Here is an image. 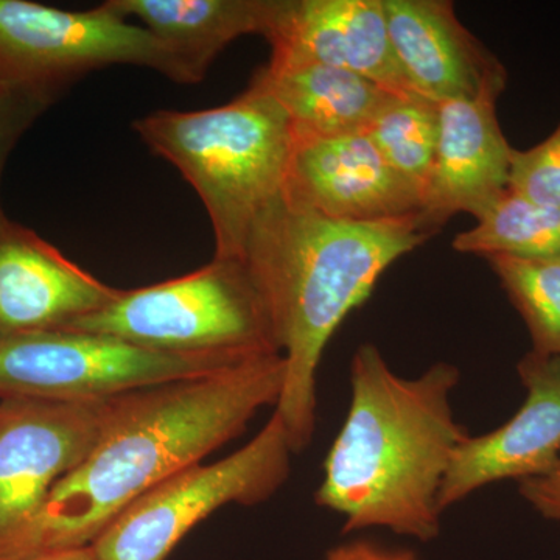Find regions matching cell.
I'll return each instance as SVG.
<instances>
[{
  "label": "cell",
  "instance_id": "obj_21",
  "mask_svg": "<svg viewBox=\"0 0 560 560\" xmlns=\"http://www.w3.org/2000/svg\"><path fill=\"white\" fill-rule=\"evenodd\" d=\"M508 189L539 205L560 209V124L533 149L512 151Z\"/></svg>",
  "mask_w": 560,
  "mask_h": 560
},
{
  "label": "cell",
  "instance_id": "obj_23",
  "mask_svg": "<svg viewBox=\"0 0 560 560\" xmlns=\"http://www.w3.org/2000/svg\"><path fill=\"white\" fill-rule=\"evenodd\" d=\"M518 492L545 518L560 522V458L548 474L521 481Z\"/></svg>",
  "mask_w": 560,
  "mask_h": 560
},
{
  "label": "cell",
  "instance_id": "obj_19",
  "mask_svg": "<svg viewBox=\"0 0 560 560\" xmlns=\"http://www.w3.org/2000/svg\"><path fill=\"white\" fill-rule=\"evenodd\" d=\"M374 145L420 197H425L440 138L438 103L420 94H390L368 128Z\"/></svg>",
  "mask_w": 560,
  "mask_h": 560
},
{
  "label": "cell",
  "instance_id": "obj_22",
  "mask_svg": "<svg viewBox=\"0 0 560 560\" xmlns=\"http://www.w3.org/2000/svg\"><path fill=\"white\" fill-rule=\"evenodd\" d=\"M54 101L55 97L46 92L0 83V176L7 158L22 132L27 130ZM5 220V213L0 208V224Z\"/></svg>",
  "mask_w": 560,
  "mask_h": 560
},
{
  "label": "cell",
  "instance_id": "obj_1",
  "mask_svg": "<svg viewBox=\"0 0 560 560\" xmlns=\"http://www.w3.org/2000/svg\"><path fill=\"white\" fill-rule=\"evenodd\" d=\"M285 382L279 353L110 399L101 436L51 489L16 555L86 547L125 508L241 436ZM13 556V555H11Z\"/></svg>",
  "mask_w": 560,
  "mask_h": 560
},
{
  "label": "cell",
  "instance_id": "obj_4",
  "mask_svg": "<svg viewBox=\"0 0 560 560\" xmlns=\"http://www.w3.org/2000/svg\"><path fill=\"white\" fill-rule=\"evenodd\" d=\"M135 130L200 195L215 234L213 257L242 260L257 224L285 201L294 132L279 102L250 81L228 105L160 109L136 120Z\"/></svg>",
  "mask_w": 560,
  "mask_h": 560
},
{
  "label": "cell",
  "instance_id": "obj_8",
  "mask_svg": "<svg viewBox=\"0 0 560 560\" xmlns=\"http://www.w3.org/2000/svg\"><path fill=\"white\" fill-rule=\"evenodd\" d=\"M113 65L143 66L186 84L160 40L106 2L90 11H66L0 0V83L57 97L66 84Z\"/></svg>",
  "mask_w": 560,
  "mask_h": 560
},
{
  "label": "cell",
  "instance_id": "obj_15",
  "mask_svg": "<svg viewBox=\"0 0 560 560\" xmlns=\"http://www.w3.org/2000/svg\"><path fill=\"white\" fill-rule=\"evenodd\" d=\"M394 54L412 90L441 103L506 86L495 55L471 35L447 0H383Z\"/></svg>",
  "mask_w": 560,
  "mask_h": 560
},
{
  "label": "cell",
  "instance_id": "obj_3",
  "mask_svg": "<svg viewBox=\"0 0 560 560\" xmlns=\"http://www.w3.org/2000/svg\"><path fill=\"white\" fill-rule=\"evenodd\" d=\"M431 234L412 219L349 223L289 201L265 215L242 260L253 276L285 360L275 412L293 453L316 429V372L331 335L368 301L383 272Z\"/></svg>",
  "mask_w": 560,
  "mask_h": 560
},
{
  "label": "cell",
  "instance_id": "obj_17",
  "mask_svg": "<svg viewBox=\"0 0 560 560\" xmlns=\"http://www.w3.org/2000/svg\"><path fill=\"white\" fill-rule=\"evenodd\" d=\"M253 81L279 102L296 138L366 132L386 98L397 94L359 73L320 65L268 62Z\"/></svg>",
  "mask_w": 560,
  "mask_h": 560
},
{
  "label": "cell",
  "instance_id": "obj_9",
  "mask_svg": "<svg viewBox=\"0 0 560 560\" xmlns=\"http://www.w3.org/2000/svg\"><path fill=\"white\" fill-rule=\"evenodd\" d=\"M108 400H0V556L16 555L51 489L101 436Z\"/></svg>",
  "mask_w": 560,
  "mask_h": 560
},
{
  "label": "cell",
  "instance_id": "obj_5",
  "mask_svg": "<svg viewBox=\"0 0 560 560\" xmlns=\"http://www.w3.org/2000/svg\"><path fill=\"white\" fill-rule=\"evenodd\" d=\"M62 330L106 335L176 355L279 353L264 301L245 261L220 257L180 278L145 289L120 290L102 311Z\"/></svg>",
  "mask_w": 560,
  "mask_h": 560
},
{
  "label": "cell",
  "instance_id": "obj_24",
  "mask_svg": "<svg viewBox=\"0 0 560 560\" xmlns=\"http://www.w3.org/2000/svg\"><path fill=\"white\" fill-rule=\"evenodd\" d=\"M0 560H95L91 545L75 548H55L25 552V555L0 556Z\"/></svg>",
  "mask_w": 560,
  "mask_h": 560
},
{
  "label": "cell",
  "instance_id": "obj_6",
  "mask_svg": "<svg viewBox=\"0 0 560 560\" xmlns=\"http://www.w3.org/2000/svg\"><path fill=\"white\" fill-rule=\"evenodd\" d=\"M289 436L276 412L237 452L143 493L92 541L95 560H167L198 523L228 506L265 503L289 480Z\"/></svg>",
  "mask_w": 560,
  "mask_h": 560
},
{
  "label": "cell",
  "instance_id": "obj_14",
  "mask_svg": "<svg viewBox=\"0 0 560 560\" xmlns=\"http://www.w3.org/2000/svg\"><path fill=\"white\" fill-rule=\"evenodd\" d=\"M504 88H488L475 98L438 103L436 160L418 219L429 234L456 213L475 215L510 186L514 149L497 114Z\"/></svg>",
  "mask_w": 560,
  "mask_h": 560
},
{
  "label": "cell",
  "instance_id": "obj_16",
  "mask_svg": "<svg viewBox=\"0 0 560 560\" xmlns=\"http://www.w3.org/2000/svg\"><path fill=\"white\" fill-rule=\"evenodd\" d=\"M121 18L143 24L183 70L186 84L200 83L232 40L265 35L271 0H109Z\"/></svg>",
  "mask_w": 560,
  "mask_h": 560
},
{
  "label": "cell",
  "instance_id": "obj_20",
  "mask_svg": "<svg viewBox=\"0 0 560 560\" xmlns=\"http://www.w3.org/2000/svg\"><path fill=\"white\" fill-rule=\"evenodd\" d=\"M528 327L533 352L560 357V260L486 259Z\"/></svg>",
  "mask_w": 560,
  "mask_h": 560
},
{
  "label": "cell",
  "instance_id": "obj_12",
  "mask_svg": "<svg viewBox=\"0 0 560 560\" xmlns=\"http://www.w3.org/2000/svg\"><path fill=\"white\" fill-rule=\"evenodd\" d=\"M517 371L526 388L521 410L499 429L460 442L442 485V512L492 482L541 477L558 464L560 357L530 350Z\"/></svg>",
  "mask_w": 560,
  "mask_h": 560
},
{
  "label": "cell",
  "instance_id": "obj_18",
  "mask_svg": "<svg viewBox=\"0 0 560 560\" xmlns=\"http://www.w3.org/2000/svg\"><path fill=\"white\" fill-rule=\"evenodd\" d=\"M474 217L477 224L453 241L458 253L486 259L560 260V209L506 189Z\"/></svg>",
  "mask_w": 560,
  "mask_h": 560
},
{
  "label": "cell",
  "instance_id": "obj_2",
  "mask_svg": "<svg viewBox=\"0 0 560 560\" xmlns=\"http://www.w3.org/2000/svg\"><path fill=\"white\" fill-rule=\"evenodd\" d=\"M459 378L448 363L401 377L377 346L357 349L348 418L315 495L320 508L345 517V533L386 528L420 541L440 536L442 485L453 453L469 436L452 408Z\"/></svg>",
  "mask_w": 560,
  "mask_h": 560
},
{
  "label": "cell",
  "instance_id": "obj_10",
  "mask_svg": "<svg viewBox=\"0 0 560 560\" xmlns=\"http://www.w3.org/2000/svg\"><path fill=\"white\" fill-rule=\"evenodd\" d=\"M285 200L349 223L419 219L422 212L419 191L390 168L368 132L294 136Z\"/></svg>",
  "mask_w": 560,
  "mask_h": 560
},
{
  "label": "cell",
  "instance_id": "obj_13",
  "mask_svg": "<svg viewBox=\"0 0 560 560\" xmlns=\"http://www.w3.org/2000/svg\"><path fill=\"white\" fill-rule=\"evenodd\" d=\"M36 232L0 224V340L62 330L119 296Z\"/></svg>",
  "mask_w": 560,
  "mask_h": 560
},
{
  "label": "cell",
  "instance_id": "obj_7",
  "mask_svg": "<svg viewBox=\"0 0 560 560\" xmlns=\"http://www.w3.org/2000/svg\"><path fill=\"white\" fill-rule=\"evenodd\" d=\"M260 357V355H259ZM254 357L176 355L77 330L0 340V400L97 401L202 377Z\"/></svg>",
  "mask_w": 560,
  "mask_h": 560
},
{
  "label": "cell",
  "instance_id": "obj_11",
  "mask_svg": "<svg viewBox=\"0 0 560 560\" xmlns=\"http://www.w3.org/2000/svg\"><path fill=\"white\" fill-rule=\"evenodd\" d=\"M264 36L270 65L330 66L418 94L394 54L383 0H271Z\"/></svg>",
  "mask_w": 560,
  "mask_h": 560
}]
</instances>
